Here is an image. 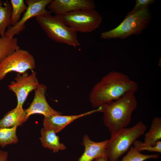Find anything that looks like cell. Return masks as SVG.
Instances as JSON below:
<instances>
[{
	"mask_svg": "<svg viewBox=\"0 0 161 161\" xmlns=\"http://www.w3.org/2000/svg\"><path fill=\"white\" fill-rule=\"evenodd\" d=\"M138 88L137 83L128 75L121 72L112 71L93 87L89 100L92 107L97 108L118 99L127 92L135 93Z\"/></svg>",
	"mask_w": 161,
	"mask_h": 161,
	"instance_id": "6da1fadb",
	"label": "cell"
},
{
	"mask_svg": "<svg viewBox=\"0 0 161 161\" xmlns=\"http://www.w3.org/2000/svg\"><path fill=\"white\" fill-rule=\"evenodd\" d=\"M137 104L134 93L130 92L101 106L104 123L111 133L126 128L129 124Z\"/></svg>",
	"mask_w": 161,
	"mask_h": 161,
	"instance_id": "7a4b0ae2",
	"label": "cell"
},
{
	"mask_svg": "<svg viewBox=\"0 0 161 161\" xmlns=\"http://www.w3.org/2000/svg\"><path fill=\"white\" fill-rule=\"evenodd\" d=\"M146 126L141 121L130 128H125L111 133L106 146L107 156L109 161H118L139 137L144 134Z\"/></svg>",
	"mask_w": 161,
	"mask_h": 161,
	"instance_id": "3957f363",
	"label": "cell"
},
{
	"mask_svg": "<svg viewBox=\"0 0 161 161\" xmlns=\"http://www.w3.org/2000/svg\"><path fill=\"white\" fill-rule=\"evenodd\" d=\"M51 13L35 17L36 21L48 37L55 41L74 47L80 46L77 32L67 26L60 15Z\"/></svg>",
	"mask_w": 161,
	"mask_h": 161,
	"instance_id": "277c9868",
	"label": "cell"
},
{
	"mask_svg": "<svg viewBox=\"0 0 161 161\" xmlns=\"http://www.w3.org/2000/svg\"><path fill=\"white\" fill-rule=\"evenodd\" d=\"M151 19V15L148 7L133 13H128L117 27L102 33L100 38L123 39L133 35L140 34L147 27Z\"/></svg>",
	"mask_w": 161,
	"mask_h": 161,
	"instance_id": "5b68a950",
	"label": "cell"
},
{
	"mask_svg": "<svg viewBox=\"0 0 161 161\" xmlns=\"http://www.w3.org/2000/svg\"><path fill=\"white\" fill-rule=\"evenodd\" d=\"M64 22L75 32H91L99 28L102 17L93 9L78 10L60 15Z\"/></svg>",
	"mask_w": 161,
	"mask_h": 161,
	"instance_id": "8992f818",
	"label": "cell"
},
{
	"mask_svg": "<svg viewBox=\"0 0 161 161\" xmlns=\"http://www.w3.org/2000/svg\"><path fill=\"white\" fill-rule=\"evenodd\" d=\"M35 66L34 57L29 52L20 49L16 50L0 63V80L10 72L22 74L33 70Z\"/></svg>",
	"mask_w": 161,
	"mask_h": 161,
	"instance_id": "52a82bcc",
	"label": "cell"
},
{
	"mask_svg": "<svg viewBox=\"0 0 161 161\" xmlns=\"http://www.w3.org/2000/svg\"><path fill=\"white\" fill-rule=\"evenodd\" d=\"M15 80L10 83L8 87L16 96L17 101L16 107L23 108L30 93L35 90L40 83L35 72H32L30 75L27 72L22 74L18 73Z\"/></svg>",
	"mask_w": 161,
	"mask_h": 161,
	"instance_id": "ba28073f",
	"label": "cell"
},
{
	"mask_svg": "<svg viewBox=\"0 0 161 161\" xmlns=\"http://www.w3.org/2000/svg\"><path fill=\"white\" fill-rule=\"evenodd\" d=\"M52 0H26L25 3L27 6V10L22 17L14 26L7 28L5 34L14 37L18 34L25 28V24L30 19L33 17L51 13V12L46 9Z\"/></svg>",
	"mask_w": 161,
	"mask_h": 161,
	"instance_id": "9c48e42d",
	"label": "cell"
},
{
	"mask_svg": "<svg viewBox=\"0 0 161 161\" xmlns=\"http://www.w3.org/2000/svg\"><path fill=\"white\" fill-rule=\"evenodd\" d=\"M47 88L45 85L41 83L35 90L33 100L29 107L25 109L28 118L35 114H42L44 117L62 114L61 112L52 108L48 103L45 97Z\"/></svg>",
	"mask_w": 161,
	"mask_h": 161,
	"instance_id": "30bf717a",
	"label": "cell"
},
{
	"mask_svg": "<svg viewBox=\"0 0 161 161\" xmlns=\"http://www.w3.org/2000/svg\"><path fill=\"white\" fill-rule=\"evenodd\" d=\"M95 7L92 0H52L48 5L50 11L58 15L81 10L95 9Z\"/></svg>",
	"mask_w": 161,
	"mask_h": 161,
	"instance_id": "8fae6325",
	"label": "cell"
},
{
	"mask_svg": "<svg viewBox=\"0 0 161 161\" xmlns=\"http://www.w3.org/2000/svg\"><path fill=\"white\" fill-rule=\"evenodd\" d=\"M101 106L96 109L82 114L70 115H56L44 117L43 126L44 128L52 130L57 133L60 132L69 124L80 117L94 113L101 112Z\"/></svg>",
	"mask_w": 161,
	"mask_h": 161,
	"instance_id": "7c38bea8",
	"label": "cell"
},
{
	"mask_svg": "<svg viewBox=\"0 0 161 161\" xmlns=\"http://www.w3.org/2000/svg\"><path fill=\"white\" fill-rule=\"evenodd\" d=\"M108 140L100 142H95L86 135L84 136L83 143L84 150L78 161H93L101 156L107 155L106 146Z\"/></svg>",
	"mask_w": 161,
	"mask_h": 161,
	"instance_id": "4fadbf2b",
	"label": "cell"
},
{
	"mask_svg": "<svg viewBox=\"0 0 161 161\" xmlns=\"http://www.w3.org/2000/svg\"><path fill=\"white\" fill-rule=\"evenodd\" d=\"M25 109L16 107L8 112L0 119V127L12 128L21 126L28 119Z\"/></svg>",
	"mask_w": 161,
	"mask_h": 161,
	"instance_id": "5bb4252c",
	"label": "cell"
},
{
	"mask_svg": "<svg viewBox=\"0 0 161 161\" xmlns=\"http://www.w3.org/2000/svg\"><path fill=\"white\" fill-rule=\"evenodd\" d=\"M41 133L39 139L45 148L52 150L54 153L66 149L64 145L60 142L59 136L53 131L43 128L41 129Z\"/></svg>",
	"mask_w": 161,
	"mask_h": 161,
	"instance_id": "9a60e30c",
	"label": "cell"
},
{
	"mask_svg": "<svg viewBox=\"0 0 161 161\" xmlns=\"http://www.w3.org/2000/svg\"><path fill=\"white\" fill-rule=\"evenodd\" d=\"M20 48L17 38L6 34L0 35V63L6 57Z\"/></svg>",
	"mask_w": 161,
	"mask_h": 161,
	"instance_id": "2e32d148",
	"label": "cell"
},
{
	"mask_svg": "<svg viewBox=\"0 0 161 161\" xmlns=\"http://www.w3.org/2000/svg\"><path fill=\"white\" fill-rule=\"evenodd\" d=\"M12 13L10 2L8 0H0V35L1 36L5 35L7 28L11 26Z\"/></svg>",
	"mask_w": 161,
	"mask_h": 161,
	"instance_id": "e0dca14e",
	"label": "cell"
},
{
	"mask_svg": "<svg viewBox=\"0 0 161 161\" xmlns=\"http://www.w3.org/2000/svg\"><path fill=\"white\" fill-rule=\"evenodd\" d=\"M161 139V118L156 117L153 119L148 131L145 135L144 143L151 146L155 145Z\"/></svg>",
	"mask_w": 161,
	"mask_h": 161,
	"instance_id": "ac0fdd59",
	"label": "cell"
},
{
	"mask_svg": "<svg viewBox=\"0 0 161 161\" xmlns=\"http://www.w3.org/2000/svg\"><path fill=\"white\" fill-rule=\"evenodd\" d=\"M17 127H0V145L2 148L8 145L16 143L18 142L16 132Z\"/></svg>",
	"mask_w": 161,
	"mask_h": 161,
	"instance_id": "d6986e66",
	"label": "cell"
},
{
	"mask_svg": "<svg viewBox=\"0 0 161 161\" xmlns=\"http://www.w3.org/2000/svg\"><path fill=\"white\" fill-rule=\"evenodd\" d=\"M10 2L12 8L11 26H14L20 21L21 14L27 10V6L24 0H11Z\"/></svg>",
	"mask_w": 161,
	"mask_h": 161,
	"instance_id": "ffe728a7",
	"label": "cell"
},
{
	"mask_svg": "<svg viewBox=\"0 0 161 161\" xmlns=\"http://www.w3.org/2000/svg\"><path fill=\"white\" fill-rule=\"evenodd\" d=\"M159 157V154H143L134 146H131L126 154L120 161H144L150 159H157Z\"/></svg>",
	"mask_w": 161,
	"mask_h": 161,
	"instance_id": "44dd1931",
	"label": "cell"
},
{
	"mask_svg": "<svg viewBox=\"0 0 161 161\" xmlns=\"http://www.w3.org/2000/svg\"><path fill=\"white\" fill-rule=\"evenodd\" d=\"M134 147L139 152L144 150L161 153V141L159 140L154 146L145 144L144 142L136 140L133 143Z\"/></svg>",
	"mask_w": 161,
	"mask_h": 161,
	"instance_id": "7402d4cb",
	"label": "cell"
},
{
	"mask_svg": "<svg viewBox=\"0 0 161 161\" xmlns=\"http://www.w3.org/2000/svg\"><path fill=\"white\" fill-rule=\"evenodd\" d=\"M135 6L128 14H132L140 10L155 3L154 0H136Z\"/></svg>",
	"mask_w": 161,
	"mask_h": 161,
	"instance_id": "603a6c76",
	"label": "cell"
},
{
	"mask_svg": "<svg viewBox=\"0 0 161 161\" xmlns=\"http://www.w3.org/2000/svg\"><path fill=\"white\" fill-rule=\"evenodd\" d=\"M8 157L7 151L0 150V161H7Z\"/></svg>",
	"mask_w": 161,
	"mask_h": 161,
	"instance_id": "cb8c5ba5",
	"label": "cell"
},
{
	"mask_svg": "<svg viewBox=\"0 0 161 161\" xmlns=\"http://www.w3.org/2000/svg\"><path fill=\"white\" fill-rule=\"evenodd\" d=\"M108 158L107 155H104L99 157L93 161H108Z\"/></svg>",
	"mask_w": 161,
	"mask_h": 161,
	"instance_id": "d4e9b609",
	"label": "cell"
}]
</instances>
